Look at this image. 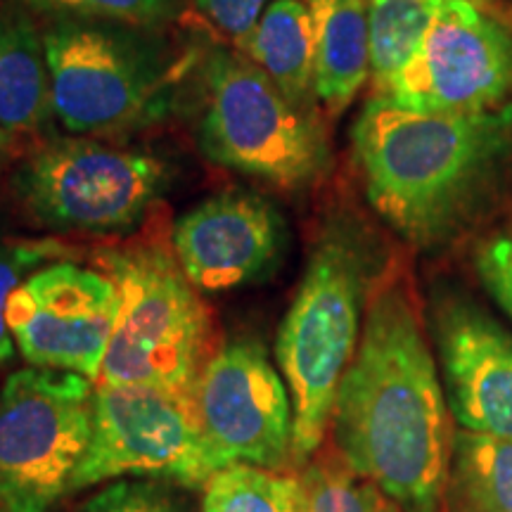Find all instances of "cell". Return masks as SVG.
Returning a JSON list of instances; mask_svg holds the SVG:
<instances>
[{
    "label": "cell",
    "instance_id": "6da1fadb",
    "mask_svg": "<svg viewBox=\"0 0 512 512\" xmlns=\"http://www.w3.org/2000/svg\"><path fill=\"white\" fill-rule=\"evenodd\" d=\"M330 425L344 463L403 512L441 510L453 441L448 403L418 304L399 275L370 292Z\"/></svg>",
    "mask_w": 512,
    "mask_h": 512
},
{
    "label": "cell",
    "instance_id": "7a4b0ae2",
    "mask_svg": "<svg viewBox=\"0 0 512 512\" xmlns=\"http://www.w3.org/2000/svg\"><path fill=\"white\" fill-rule=\"evenodd\" d=\"M354 157L377 216L418 249H437L491 200L512 159V105L484 114H427L373 95Z\"/></svg>",
    "mask_w": 512,
    "mask_h": 512
},
{
    "label": "cell",
    "instance_id": "3957f363",
    "mask_svg": "<svg viewBox=\"0 0 512 512\" xmlns=\"http://www.w3.org/2000/svg\"><path fill=\"white\" fill-rule=\"evenodd\" d=\"M375 254L356 226L335 221L313 247L302 283L278 332L275 356L292 399V460L323 444L342 375L361 342Z\"/></svg>",
    "mask_w": 512,
    "mask_h": 512
},
{
    "label": "cell",
    "instance_id": "277c9868",
    "mask_svg": "<svg viewBox=\"0 0 512 512\" xmlns=\"http://www.w3.org/2000/svg\"><path fill=\"white\" fill-rule=\"evenodd\" d=\"M119 290V318L100 382L150 387L195 406L211 356V316L178 264L174 247L138 242L102 256Z\"/></svg>",
    "mask_w": 512,
    "mask_h": 512
},
{
    "label": "cell",
    "instance_id": "5b68a950",
    "mask_svg": "<svg viewBox=\"0 0 512 512\" xmlns=\"http://www.w3.org/2000/svg\"><path fill=\"white\" fill-rule=\"evenodd\" d=\"M197 138L214 164L287 190L316 183L330 166L328 138L313 112L226 50L211 53L204 67Z\"/></svg>",
    "mask_w": 512,
    "mask_h": 512
},
{
    "label": "cell",
    "instance_id": "8992f818",
    "mask_svg": "<svg viewBox=\"0 0 512 512\" xmlns=\"http://www.w3.org/2000/svg\"><path fill=\"white\" fill-rule=\"evenodd\" d=\"M50 107L72 133H117L169 107L164 53L138 27L55 17L43 31Z\"/></svg>",
    "mask_w": 512,
    "mask_h": 512
},
{
    "label": "cell",
    "instance_id": "52a82bcc",
    "mask_svg": "<svg viewBox=\"0 0 512 512\" xmlns=\"http://www.w3.org/2000/svg\"><path fill=\"white\" fill-rule=\"evenodd\" d=\"M93 425V380L22 368L0 389V512H53L72 494Z\"/></svg>",
    "mask_w": 512,
    "mask_h": 512
},
{
    "label": "cell",
    "instance_id": "ba28073f",
    "mask_svg": "<svg viewBox=\"0 0 512 512\" xmlns=\"http://www.w3.org/2000/svg\"><path fill=\"white\" fill-rule=\"evenodd\" d=\"M169 183V169L145 152L88 138L38 147L17 174L31 214L50 228L117 233L143 219Z\"/></svg>",
    "mask_w": 512,
    "mask_h": 512
},
{
    "label": "cell",
    "instance_id": "9c48e42d",
    "mask_svg": "<svg viewBox=\"0 0 512 512\" xmlns=\"http://www.w3.org/2000/svg\"><path fill=\"white\" fill-rule=\"evenodd\" d=\"M219 472L192 403L159 389L98 382L88 451L72 494L88 486L138 477L202 489Z\"/></svg>",
    "mask_w": 512,
    "mask_h": 512
},
{
    "label": "cell",
    "instance_id": "30bf717a",
    "mask_svg": "<svg viewBox=\"0 0 512 512\" xmlns=\"http://www.w3.org/2000/svg\"><path fill=\"white\" fill-rule=\"evenodd\" d=\"M380 95L427 114L512 105V22L482 0H441L418 53Z\"/></svg>",
    "mask_w": 512,
    "mask_h": 512
},
{
    "label": "cell",
    "instance_id": "8fae6325",
    "mask_svg": "<svg viewBox=\"0 0 512 512\" xmlns=\"http://www.w3.org/2000/svg\"><path fill=\"white\" fill-rule=\"evenodd\" d=\"M195 413L219 470H280L292 460V399L261 339L238 337L209 356L195 387Z\"/></svg>",
    "mask_w": 512,
    "mask_h": 512
},
{
    "label": "cell",
    "instance_id": "7c38bea8",
    "mask_svg": "<svg viewBox=\"0 0 512 512\" xmlns=\"http://www.w3.org/2000/svg\"><path fill=\"white\" fill-rule=\"evenodd\" d=\"M119 304L110 275L57 261L12 292L8 325L29 366L100 380Z\"/></svg>",
    "mask_w": 512,
    "mask_h": 512
},
{
    "label": "cell",
    "instance_id": "4fadbf2b",
    "mask_svg": "<svg viewBox=\"0 0 512 512\" xmlns=\"http://www.w3.org/2000/svg\"><path fill=\"white\" fill-rule=\"evenodd\" d=\"M432 335L460 430L512 441V332L465 294L444 292L432 311Z\"/></svg>",
    "mask_w": 512,
    "mask_h": 512
},
{
    "label": "cell",
    "instance_id": "5bb4252c",
    "mask_svg": "<svg viewBox=\"0 0 512 512\" xmlns=\"http://www.w3.org/2000/svg\"><path fill=\"white\" fill-rule=\"evenodd\" d=\"M280 211L252 192H223L178 219L171 242L200 292H226L264 278L285 249Z\"/></svg>",
    "mask_w": 512,
    "mask_h": 512
},
{
    "label": "cell",
    "instance_id": "9a60e30c",
    "mask_svg": "<svg viewBox=\"0 0 512 512\" xmlns=\"http://www.w3.org/2000/svg\"><path fill=\"white\" fill-rule=\"evenodd\" d=\"M316 31V95L342 114L370 76L366 0H304Z\"/></svg>",
    "mask_w": 512,
    "mask_h": 512
},
{
    "label": "cell",
    "instance_id": "2e32d148",
    "mask_svg": "<svg viewBox=\"0 0 512 512\" xmlns=\"http://www.w3.org/2000/svg\"><path fill=\"white\" fill-rule=\"evenodd\" d=\"M245 50L249 62L271 79L294 105L311 110L316 95V31L304 0H273Z\"/></svg>",
    "mask_w": 512,
    "mask_h": 512
},
{
    "label": "cell",
    "instance_id": "e0dca14e",
    "mask_svg": "<svg viewBox=\"0 0 512 512\" xmlns=\"http://www.w3.org/2000/svg\"><path fill=\"white\" fill-rule=\"evenodd\" d=\"M50 112L43 38L27 19L0 10V126L34 131Z\"/></svg>",
    "mask_w": 512,
    "mask_h": 512
},
{
    "label": "cell",
    "instance_id": "ac0fdd59",
    "mask_svg": "<svg viewBox=\"0 0 512 512\" xmlns=\"http://www.w3.org/2000/svg\"><path fill=\"white\" fill-rule=\"evenodd\" d=\"M444 503L448 512H512V441L453 434Z\"/></svg>",
    "mask_w": 512,
    "mask_h": 512
},
{
    "label": "cell",
    "instance_id": "d6986e66",
    "mask_svg": "<svg viewBox=\"0 0 512 512\" xmlns=\"http://www.w3.org/2000/svg\"><path fill=\"white\" fill-rule=\"evenodd\" d=\"M441 0H370V76L375 95L384 93L396 74L418 53Z\"/></svg>",
    "mask_w": 512,
    "mask_h": 512
},
{
    "label": "cell",
    "instance_id": "ffe728a7",
    "mask_svg": "<svg viewBox=\"0 0 512 512\" xmlns=\"http://www.w3.org/2000/svg\"><path fill=\"white\" fill-rule=\"evenodd\" d=\"M202 512H306L297 477L254 465H230L204 486Z\"/></svg>",
    "mask_w": 512,
    "mask_h": 512
},
{
    "label": "cell",
    "instance_id": "44dd1931",
    "mask_svg": "<svg viewBox=\"0 0 512 512\" xmlns=\"http://www.w3.org/2000/svg\"><path fill=\"white\" fill-rule=\"evenodd\" d=\"M306 512H403L380 486L339 458H320L299 477Z\"/></svg>",
    "mask_w": 512,
    "mask_h": 512
},
{
    "label": "cell",
    "instance_id": "7402d4cb",
    "mask_svg": "<svg viewBox=\"0 0 512 512\" xmlns=\"http://www.w3.org/2000/svg\"><path fill=\"white\" fill-rule=\"evenodd\" d=\"M31 10L53 17L102 19L128 27H157L176 15V0H22Z\"/></svg>",
    "mask_w": 512,
    "mask_h": 512
},
{
    "label": "cell",
    "instance_id": "603a6c76",
    "mask_svg": "<svg viewBox=\"0 0 512 512\" xmlns=\"http://www.w3.org/2000/svg\"><path fill=\"white\" fill-rule=\"evenodd\" d=\"M181 486L159 479L124 477L83 501L76 512H195Z\"/></svg>",
    "mask_w": 512,
    "mask_h": 512
},
{
    "label": "cell",
    "instance_id": "cb8c5ba5",
    "mask_svg": "<svg viewBox=\"0 0 512 512\" xmlns=\"http://www.w3.org/2000/svg\"><path fill=\"white\" fill-rule=\"evenodd\" d=\"M60 252L55 242H17L0 247V366L15 356V339L8 325V304L17 290L38 266L48 264Z\"/></svg>",
    "mask_w": 512,
    "mask_h": 512
},
{
    "label": "cell",
    "instance_id": "d4e9b609",
    "mask_svg": "<svg viewBox=\"0 0 512 512\" xmlns=\"http://www.w3.org/2000/svg\"><path fill=\"white\" fill-rule=\"evenodd\" d=\"M475 271L484 290L512 318V228L494 233L477 247Z\"/></svg>",
    "mask_w": 512,
    "mask_h": 512
},
{
    "label": "cell",
    "instance_id": "484cf974",
    "mask_svg": "<svg viewBox=\"0 0 512 512\" xmlns=\"http://www.w3.org/2000/svg\"><path fill=\"white\" fill-rule=\"evenodd\" d=\"M273 0H195V5L221 31L245 46L261 15Z\"/></svg>",
    "mask_w": 512,
    "mask_h": 512
},
{
    "label": "cell",
    "instance_id": "4316f807",
    "mask_svg": "<svg viewBox=\"0 0 512 512\" xmlns=\"http://www.w3.org/2000/svg\"><path fill=\"white\" fill-rule=\"evenodd\" d=\"M8 147H10V136H8V131H5V128L0 126V159L5 157Z\"/></svg>",
    "mask_w": 512,
    "mask_h": 512
}]
</instances>
